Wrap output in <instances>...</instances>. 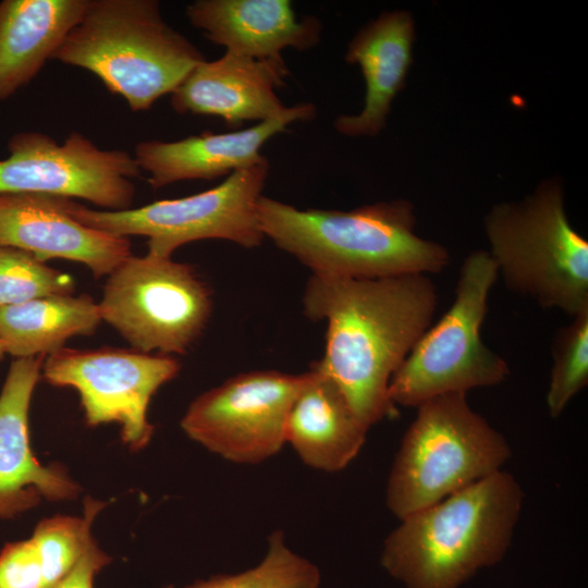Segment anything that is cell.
<instances>
[{"label": "cell", "instance_id": "14", "mask_svg": "<svg viewBox=\"0 0 588 588\" xmlns=\"http://www.w3.org/2000/svg\"><path fill=\"white\" fill-rule=\"evenodd\" d=\"M68 199L34 193L0 194V246L23 249L45 262H79L95 278L109 275L132 255L128 237L81 223L69 212Z\"/></svg>", "mask_w": 588, "mask_h": 588}, {"label": "cell", "instance_id": "25", "mask_svg": "<svg viewBox=\"0 0 588 588\" xmlns=\"http://www.w3.org/2000/svg\"><path fill=\"white\" fill-rule=\"evenodd\" d=\"M74 280L33 254L0 246V308L51 295L73 294Z\"/></svg>", "mask_w": 588, "mask_h": 588}, {"label": "cell", "instance_id": "2", "mask_svg": "<svg viewBox=\"0 0 588 588\" xmlns=\"http://www.w3.org/2000/svg\"><path fill=\"white\" fill-rule=\"evenodd\" d=\"M257 218L264 236L311 274L347 279L430 275L450 264L444 246L415 233L414 208L404 199L348 211L301 210L262 195Z\"/></svg>", "mask_w": 588, "mask_h": 588}, {"label": "cell", "instance_id": "4", "mask_svg": "<svg viewBox=\"0 0 588 588\" xmlns=\"http://www.w3.org/2000/svg\"><path fill=\"white\" fill-rule=\"evenodd\" d=\"M52 60L93 73L138 112L206 59L166 22L157 0H89Z\"/></svg>", "mask_w": 588, "mask_h": 588}, {"label": "cell", "instance_id": "10", "mask_svg": "<svg viewBox=\"0 0 588 588\" xmlns=\"http://www.w3.org/2000/svg\"><path fill=\"white\" fill-rule=\"evenodd\" d=\"M8 150L0 160V194L81 198L110 211L133 206L142 171L125 150L101 149L76 131L62 143L41 132H20Z\"/></svg>", "mask_w": 588, "mask_h": 588}, {"label": "cell", "instance_id": "9", "mask_svg": "<svg viewBox=\"0 0 588 588\" xmlns=\"http://www.w3.org/2000/svg\"><path fill=\"white\" fill-rule=\"evenodd\" d=\"M101 320L133 350L186 354L212 311L211 292L195 268L172 258L131 255L109 275Z\"/></svg>", "mask_w": 588, "mask_h": 588}, {"label": "cell", "instance_id": "11", "mask_svg": "<svg viewBox=\"0 0 588 588\" xmlns=\"http://www.w3.org/2000/svg\"><path fill=\"white\" fill-rule=\"evenodd\" d=\"M180 369V362L170 355L64 346L45 358L41 375L52 385L71 387L78 392L88 426L118 422L123 443L139 451L154 434V426L147 419L149 402Z\"/></svg>", "mask_w": 588, "mask_h": 588}, {"label": "cell", "instance_id": "19", "mask_svg": "<svg viewBox=\"0 0 588 588\" xmlns=\"http://www.w3.org/2000/svg\"><path fill=\"white\" fill-rule=\"evenodd\" d=\"M368 429L334 381L314 362L290 408L285 443L307 466L334 473L357 456Z\"/></svg>", "mask_w": 588, "mask_h": 588}, {"label": "cell", "instance_id": "18", "mask_svg": "<svg viewBox=\"0 0 588 588\" xmlns=\"http://www.w3.org/2000/svg\"><path fill=\"white\" fill-rule=\"evenodd\" d=\"M414 38V21L405 11L383 12L357 32L345 60L362 70L366 85L364 107L357 114L334 120L340 134L375 136L383 130L391 103L405 84Z\"/></svg>", "mask_w": 588, "mask_h": 588}, {"label": "cell", "instance_id": "13", "mask_svg": "<svg viewBox=\"0 0 588 588\" xmlns=\"http://www.w3.org/2000/svg\"><path fill=\"white\" fill-rule=\"evenodd\" d=\"M45 358H15L0 394V518H13L41 500L74 499L81 491L63 466L40 464L30 448L28 412Z\"/></svg>", "mask_w": 588, "mask_h": 588}, {"label": "cell", "instance_id": "20", "mask_svg": "<svg viewBox=\"0 0 588 588\" xmlns=\"http://www.w3.org/2000/svg\"><path fill=\"white\" fill-rule=\"evenodd\" d=\"M89 0L0 2V101L26 86L83 17Z\"/></svg>", "mask_w": 588, "mask_h": 588}, {"label": "cell", "instance_id": "12", "mask_svg": "<svg viewBox=\"0 0 588 588\" xmlns=\"http://www.w3.org/2000/svg\"><path fill=\"white\" fill-rule=\"evenodd\" d=\"M307 379L303 373H238L198 395L181 419L192 440L222 458L258 464L285 443L290 408Z\"/></svg>", "mask_w": 588, "mask_h": 588}, {"label": "cell", "instance_id": "3", "mask_svg": "<svg viewBox=\"0 0 588 588\" xmlns=\"http://www.w3.org/2000/svg\"><path fill=\"white\" fill-rule=\"evenodd\" d=\"M523 500L518 481L499 470L400 519L381 564L405 588H460L505 556Z\"/></svg>", "mask_w": 588, "mask_h": 588}, {"label": "cell", "instance_id": "8", "mask_svg": "<svg viewBox=\"0 0 588 588\" xmlns=\"http://www.w3.org/2000/svg\"><path fill=\"white\" fill-rule=\"evenodd\" d=\"M269 169L266 159L231 173L211 189L126 210L89 208L70 198L66 207L74 219L89 228L123 237L146 236L147 253L158 257L170 258L179 247L203 240H225L255 248L265 240L257 204Z\"/></svg>", "mask_w": 588, "mask_h": 588}, {"label": "cell", "instance_id": "21", "mask_svg": "<svg viewBox=\"0 0 588 588\" xmlns=\"http://www.w3.org/2000/svg\"><path fill=\"white\" fill-rule=\"evenodd\" d=\"M103 506L86 497L83 517L45 518L29 539L7 543L0 552V588H54L94 539L91 525Z\"/></svg>", "mask_w": 588, "mask_h": 588}, {"label": "cell", "instance_id": "23", "mask_svg": "<svg viewBox=\"0 0 588 588\" xmlns=\"http://www.w3.org/2000/svg\"><path fill=\"white\" fill-rule=\"evenodd\" d=\"M319 584L318 567L290 550L283 532L274 530L257 566L238 574L215 575L185 588H318Z\"/></svg>", "mask_w": 588, "mask_h": 588}, {"label": "cell", "instance_id": "16", "mask_svg": "<svg viewBox=\"0 0 588 588\" xmlns=\"http://www.w3.org/2000/svg\"><path fill=\"white\" fill-rule=\"evenodd\" d=\"M289 74L283 58L257 60L225 51L197 64L171 94L170 105L180 114L216 115L230 126L259 123L287 110L275 89Z\"/></svg>", "mask_w": 588, "mask_h": 588}, {"label": "cell", "instance_id": "22", "mask_svg": "<svg viewBox=\"0 0 588 588\" xmlns=\"http://www.w3.org/2000/svg\"><path fill=\"white\" fill-rule=\"evenodd\" d=\"M101 321L89 295H51L0 308V341L15 358L47 357L68 340L93 334Z\"/></svg>", "mask_w": 588, "mask_h": 588}, {"label": "cell", "instance_id": "15", "mask_svg": "<svg viewBox=\"0 0 588 588\" xmlns=\"http://www.w3.org/2000/svg\"><path fill=\"white\" fill-rule=\"evenodd\" d=\"M316 115L311 102H302L273 119L230 133L204 132L180 140H143L135 145L134 158L148 175L154 189L187 180H213L266 160L262 146L289 124Z\"/></svg>", "mask_w": 588, "mask_h": 588}, {"label": "cell", "instance_id": "6", "mask_svg": "<svg viewBox=\"0 0 588 588\" xmlns=\"http://www.w3.org/2000/svg\"><path fill=\"white\" fill-rule=\"evenodd\" d=\"M416 408L387 485V505L399 519L502 470L512 454L465 393L440 395Z\"/></svg>", "mask_w": 588, "mask_h": 588}, {"label": "cell", "instance_id": "7", "mask_svg": "<svg viewBox=\"0 0 588 588\" xmlns=\"http://www.w3.org/2000/svg\"><path fill=\"white\" fill-rule=\"evenodd\" d=\"M498 278L488 252L474 250L464 258L450 308L425 332L390 381L394 405L417 407L440 395L466 394L507 379V362L481 339Z\"/></svg>", "mask_w": 588, "mask_h": 588}, {"label": "cell", "instance_id": "26", "mask_svg": "<svg viewBox=\"0 0 588 588\" xmlns=\"http://www.w3.org/2000/svg\"><path fill=\"white\" fill-rule=\"evenodd\" d=\"M111 559L93 539L79 558L73 571L54 588H94L96 575L110 563Z\"/></svg>", "mask_w": 588, "mask_h": 588}, {"label": "cell", "instance_id": "17", "mask_svg": "<svg viewBox=\"0 0 588 588\" xmlns=\"http://www.w3.org/2000/svg\"><path fill=\"white\" fill-rule=\"evenodd\" d=\"M185 15L211 42L257 60L282 59L286 48L306 51L321 40V22L297 16L289 0H196Z\"/></svg>", "mask_w": 588, "mask_h": 588}, {"label": "cell", "instance_id": "27", "mask_svg": "<svg viewBox=\"0 0 588 588\" xmlns=\"http://www.w3.org/2000/svg\"><path fill=\"white\" fill-rule=\"evenodd\" d=\"M5 354H7V353H5L3 343L0 341V360L2 359V357H3Z\"/></svg>", "mask_w": 588, "mask_h": 588}, {"label": "cell", "instance_id": "1", "mask_svg": "<svg viewBox=\"0 0 588 588\" xmlns=\"http://www.w3.org/2000/svg\"><path fill=\"white\" fill-rule=\"evenodd\" d=\"M438 303L434 282L422 273L308 279L304 314L327 322L324 355L317 364L367 428L393 414L390 381L432 324Z\"/></svg>", "mask_w": 588, "mask_h": 588}, {"label": "cell", "instance_id": "24", "mask_svg": "<svg viewBox=\"0 0 588 588\" xmlns=\"http://www.w3.org/2000/svg\"><path fill=\"white\" fill-rule=\"evenodd\" d=\"M552 341V368L546 403L552 418L588 384V309L572 317Z\"/></svg>", "mask_w": 588, "mask_h": 588}, {"label": "cell", "instance_id": "5", "mask_svg": "<svg viewBox=\"0 0 588 588\" xmlns=\"http://www.w3.org/2000/svg\"><path fill=\"white\" fill-rule=\"evenodd\" d=\"M485 232L510 291L571 317L588 309V242L571 224L556 180L523 201L494 205Z\"/></svg>", "mask_w": 588, "mask_h": 588}]
</instances>
